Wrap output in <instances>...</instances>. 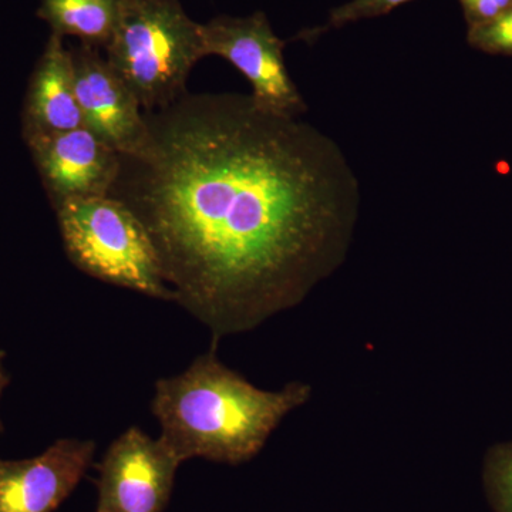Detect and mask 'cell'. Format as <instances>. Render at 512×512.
<instances>
[{"label": "cell", "instance_id": "cell-12", "mask_svg": "<svg viewBox=\"0 0 512 512\" xmlns=\"http://www.w3.org/2000/svg\"><path fill=\"white\" fill-rule=\"evenodd\" d=\"M483 480L488 503L494 512H512V441L488 451Z\"/></svg>", "mask_w": 512, "mask_h": 512}, {"label": "cell", "instance_id": "cell-13", "mask_svg": "<svg viewBox=\"0 0 512 512\" xmlns=\"http://www.w3.org/2000/svg\"><path fill=\"white\" fill-rule=\"evenodd\" d=\"M407 2H412V0H350L345 5L332 10L325 25L320 28L303 30L298 39L313 42L329 30L343 28V26L359 22V20L379 18Z\"/></svg>", "mask_w": 512, "mask_h": 512}, {"label": "cell", "instance_id": "cell-8", "mask_svg": "<svg viewBox=\"0 0 512 512\" xmlns=\"http://www.w3.org/2000/svg\"><path fill=\"white\" fill-rule=\"evenodd\" d=\"M70 53L83 127L123 156L140 153L150 130L130 87L100 55V49L80 43Z\"/></svg>", "mask_w": 512, "mask_h": 512}, {"label": "cell", "instance_id": "cell-15", "mask_svg": "<svg viewBox=\"0 0 512 512\" xmlns=\"http://www.w3.org/2000/svg\"><path fill=\"white\" fill-rule=\"evenodd\" d=\"M468 26L483 25L512 8V0H460Z\"/></svg>", "mask_w": 512, "mask_h": 512}, {"label": "cell", "instance_id": "cell-2", "mask_svg": "<svg viewBox=\"0 0 512 512\" xmlns=\"http://www.w3.org/2000/svg\"><path fill=\"white\" fill-rule=\"evenodd\" d=\"M301 382L266 392L218 359L215 346L183 373L156 383L151 410L165 446L180 458L237 464L254 458L276 427L311 399Z\"/></svg>", "mask_w": 512, "mask_h": 512}, {"label": "cell", "instance_id": "cell-6", "mask_svg": "<svg viewBox=\"0 0 512 512\" xmlns=\"http://www.w3.org/2000/svg\"><path fill=\"white\" fill-rule=\"evenodd\" d=\"M181 460L140 427L120 434L99 464L96 512H163Z\"/></svg>", "mask_w": 512, "mask_h": 512}, {"label": "cell", "instance_id": "cell-14", "mask_svg": "<svg viewBox=\"0 0 512 512\" xmlns=\"http://www.w3.org/2000/svg\"><path fill=\"white\" fill-rule=\"evenodd\" d=\"M468 43L494 55H512V8L491 22L468 30Z\"/></svg>", "mask_w": 512, "mask_h": 512}, {"label": "cell", "instance_id": "cell-11", "mask_svg": "<svg viewBox=\"0 0 512 512\" xmlns=\"http://www.w3.org/2000/svg\"><path fill=\"white\" fill-rule=\"evenodd\" d=\"M121 0H40L37 16L52 33L74 36L82 45L106 49L117 22Z\"/></svg>", "mask_w": 512, "mask_h": 512}, {"label": "cell", "instance_id": "cell-3", "mask_svg": "<svg viewBox=\"0 0 512 512\" xmlns=\"http://www.w3.org/2000/svg\"><path fill=\"white\" fill-rule=\"evenodd\" d=\"M202 57L201 25L178 0H121L106 59L141 107L161 110L185 96L188 76Z\"/></svg>", "mask_w": 512, "mask_h": 512}, {"label": "cell", "instance_id": "cell-5", "mask_svg": "<svg viewBox=\"0 0 512 512\" xmlns=\"http://www.w3.org/2000/svg\"><path fill=\"white\" fill-rule=\"evenodd\" d=\"M204 53L220 56L251 83L256 106L285 117L308 111L286 67V43L279 39L264 12L245 18L222 15L201 25Z\"/></svg>", "mask_w": 512, "mask_h": 512}, {"label": "cell", "instance_id": "cell-4", "mask_svg": "<svg viewBox=\"0 0 512 512\" xmlns=\"http://www.w3.org/2000/svg\"><path fill=\"white\" fill-rule=\"evenodd\" d=\"M55 211L64 251L77 269L106 284L174 302L153 241L127 205L111 197L80 198Z\"/></svg>", "mask_w": 512, "mask_h": 512}, {"label": "cell", "instance_id": "cell-1", "mask_svg": "<svg viewBox=\"0 0 512 512\" xmlns=\"http://www.w3.org/2000/svg\"><path fill=\"white\" fill-rule=\"evenodd\" d=\"M109 197L144 225L174 302L215 342L301 303L345 261L360 184L339 144L251 94L187 93L144 113Z\"/></svg>", "mask_w": 512, "mask_h": 512}, {"label": "cell", "instance_id": "cell-17", "mask_svg": "<svg viewBox=\"0 0 512 512\" xmlns=\"http://www.w3.org/2000/svg\"><path fill=\"white\" fill-rule=\"evenodd\" d=\"M3 356H5V353H3L2 350H0V365H2Z\"/></svg>", "mask_w": 512, "mask_h": 512}, {"label": "cell", "instance_id": "cell-9", "mask_svg": "<svg viewBox=\"0 0 512 512\" xmlns=\"http://www.w3.org/2000/svg\"><path fill=\"white\" fill-rule=\"evenodd\" d=\"M96 443L60 439L39 456L0 458V512H55L92 464Z\"/></svg>", "mask_w": 512, "mask_h": 512}, {"label": "cell", "instance_id": "cell-7", "mask_svg": "<svg viewBox=\"0 0 512 512\" xmlns=\"http://www.w3.org/2000/svg\"><path fill=\"white\" fill-rule=\"evenodd\" d=\"M53 210L70 200L109 197L121 154L86 127L25 140Z\"/></svg>", "mask_w": 512, "mask_h": 512}, {"label": "cell", "instance_id": "cell-10", "mask_svg": "<svg viewBox=\"0 0 512 512\" xmlns=\"http://www.w3.org/2000/svg\"><path fill=\"white\" fill-rule=\"evenodd\" d=\"M83 127L74 87L73 60L63 37L52 33L30 74L22 111V136L59 133Z\"/></svg>", "mask_w": 512, "mask_h": 512}, {"label": "cell", "instance_id": "cell-16", "mask_svg": "<svg viewBox=\"0 0 512 512\" xmlns=\"http://www.w3.org/2000/svg\"><path fill=\"white\" fill-rule=\"evenodd\" d=\"M9 384V377L5 375V372L2 370V365H0V396H2L3 390ZM0 430H2V424H0Z\"/></svg>", "mask_w": 512, "mask_h": 512}]
</instances>
